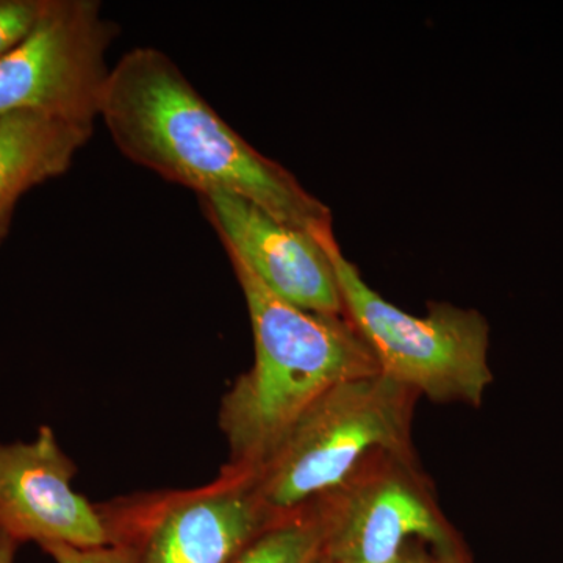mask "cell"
<instances>
[{"instance_id":"1","label":"cell","mask_w":563,"mask_h":563,"mask_svg":"<svg viewBox=\"0 0 563 563\" xmlns=\"http://www.w3.org/2000/svg\"><path fill=\"white\" fill-rule=\"evenodd\" d=\"M99 118L135 165L198 196H239L324 246L335 242L331 210L233 131L165 52L141 46L122 55Z\"/></svg>"},{"instance_id":"2","label":"cell","mask_w":563,"mask_h":563,"mask_svg":"<svg viewBox=\"0 0 563 563\" xmlns=\"http://www.w3.org/2000/svg\"><path fill=\"white\" fill-rule=\"evenodd\" d=\"M252 332L255 361L222 399L221 428L233 477L250 474L307 409L335 385L379 373L376 357L346 317L285 302L231 257Z\"/></svg>"},{"instance_id":"3","label":"cell","mask_w":563,"mask_h":563,"mask_svg":"<svg viewBox=\"0 0 563 563\" xmlns=\"http://www.w3.org/2000/svg\"><path fill=\"white\" fill-rule=\"evenodd\" d=\"M417 396L380 373L335 385L243 477L269 517L280 521L339 490L373 455L413 461L410 424Z\"/></svg>"},{"instance_id":"4","label":"cell","mask_w":563,"mask_h":563,"mask_svg":"<svg viewBox=\"0 0 563 563\" xmlns=\"http://www.w3.org/2000/svg\"><path fill=\"white\" fill-rule=\"evenodd\" d=\"M325 251L346 318L368 344L380 374L435 402H483L493 383L490 328L483 314L442 302L431 303L426 317L404 312L363 280L339 242Z\"/></svg>"},{"instance_id":"5","label":"cell","mask_w":563,"mask_h":563,"mask_svg":"<svg viewBox=\"0 0 563 563\" xmlns=\"http://www.w3.org/2000/svg\"><path fill=\"white\" fill-rule=\"evenodd\" d=\"M118 35L98 0H46L35 27L0 58V118L31 110L95 124L111 74L107 52Z\"/></svg>"},{"instance_id":"6","label":"cell","mask_w":563,"mask_h":563,"mask_svg":"<svg viewBox=\"0 0 563 563\" xmlns=\"http://www.w3.org/2000/svg\"><path fill=\"white\" fill-rule=\"evenodd\" d=\"M318 501L329 563H393L418 544L465 553L409 459L373 455Z\"/></svg>"},{"instance_id":"7","label":"cell","mask_w":563,"mask_h":563,"mask_svg":"<svg viewBox=\"0 0 563 563\" xmlns=\"http://www.w3.org/2000/svg\"><path fill=\"white\" fill-rule=\"evenodd\" d=\"M198 199L229 257L269 291L309 312L346 317L331 257L317 239L239 196L214 191Z\"/></svg>"},{"instance_id":"8","label":"cell","mask_w":563,"mask_h":563,"mask_svg":"<svg viewBox=\"0 0 563 563\" xmlns=\"http://www.w3.org/2000/svg\"><path fill=\"white\" fill-rule=\"evenodd\" d=\"M73 462L47 426L29 443H0V531L14 542L113 543L98 510L73 488Z\"/></svg>"},{"instance_id":"9","label":"cell","mask_w":563,"mask_h":563,"mask_svg":"<svg viewBox=\"0 0 563 563\" xmlns=\"http://www.w3.org/2000/svg\"><path fill=\"white\" fill-rule=\"evenodd\" d=\"M246 477L166 506L147 532L141 563H232L276 525Z\"/></svg>"},{"instance_id":"10","label":"cell","mask_w":563,"mask_h":563,"mask_svg":"<svg viewBox=\"0 0 563 563\" xmlns=\"http://www.w3.org/2000/svg\"><path fill=\"white\" fill-rule=\"evenodd\" d=\"M92 131L95 124L62 121L40 111L0 118V246L22 196L68 172Z\"/></svg>"},{"instance_id":"11","label":"cell","mask_w":563,"mask_h":563,"mask_svg":"<svg viewBox=\"0 0 563 563\" xmlns=\"http://www.w3.org/2000/svg\"><path fill=\"white\" fill-rule=\"evenodd\" d=\"M321 553L322 525L314 510L269 526L232 563H318Z\"/></svg>"},{"instance_id":"12","label":"cell","mask_w":563,"mask_h":563,"mask_svg":"<svg viewBox=\"0 0 563 563\" xmlns=\"http://www.w3.org/2000/svg\"><path fill=\"white\" fill-rule=\"evenodd\" d=\"M46 0H0V58L31 33Z\"/></svg>"},{"instance_id":"13","label":"cell","mask_w":563,"mask_h":563,"mask_svg":"<svg viewBox=\"0 0 563 563\" xmlns=\"http://www.w3.org/2000/svg\"><path fill=\"white\" fill-rule=\"evenodd\" d=\"M43 550L57 563H136L132 551L121 544L77 548L58 543L44 547Z\"/></svg>"},{"instance_id":"14","label":"cell","mask_w":563,"mask_h":563,"mask_svg":"<svg viewBox=\"0 0 563 563\" xmlns=\"http://www.w3.org/2000/svg\"><path fill=\"white\" fill-rule=\"evenodd\" d=\"M393 563H470V561L466 553H446L426 544H418L407 550Z\"/></svg>"},{"instance_id":"15","label":"cell","mask_w":563,"mask_h":563,"mask_svg":"<svg viewBox=\"0 0 563 563\" xmlns=\"http://www.w3.org/2000/svg\"><path fill=\"white\" fill-rule=\"evenodd\" d=\"M18 542L0 531V563H14Z\"/></svg>"},{"instance_id":"16","label":"cell","mask_w":563,"mask_h":563,"mask_svg":"<svg viewBox=\"0 0 563 563\" xmlns=\"http://www.w3.org/2000/svg\"><path fill=\"white\" fill-rule=\"evenodd\" d=\"M318 563H329V562L324 561V559H322V555H321L320 561H318Z\"/></svg>"}]
</instances>
